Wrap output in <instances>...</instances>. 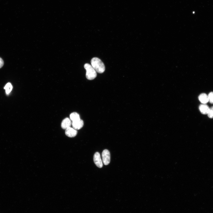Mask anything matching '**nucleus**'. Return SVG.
Here are the masks:
<instances>
[{
  "label": "nucleus",
  "mask_w": 213,
  "mask_h": 213,
  "mask_svg": "<svg viewBox=\"0 0 213 213\" xmlns=\"http://www.w3.org/2000/svg\"><path fill=\"white\" fill-rule=\"evenodd\" d=\"M91 63L92 66L96 72L102 73L105 71V67L104 64L99 58H93L91 60Z\"/></svg>",
  "instance_id": "f257e3e1"
},
{
  "label": "nucleus",
  "mask_w": 213,
  "mask_h": 213,
  "mask_svg": "<svg viewBox=\"0 0 213 213\" xmlns=\"http://www.w3.org/2000/svg\"><path fill=\"white\" fill-rule=\"evenodd\" d=\"M84 67L86 70V77L89 80H92L96 77L97 72L92 66L88 63L85 64Z\"/></svg>",
  "instance_id": "f03ea898"
},
{
  "label": "nucleus",
  "mask_w": 213,
  "mask_h": 213,
  "mask_svg": "<svg viewBox=\"0 0 213 213\" xmlns=\"http://www.w3.org/2000/svg\"><path fill=\"white\" fill-rule=\"evenodd\" d=\"M102 161L105 165H108L111 161V155L110 152L108 150H105L102 153Z\"/></svg>",
  "instance_id": "7ed1b4c3"
},
{
  "label": "nucleus",
  "mask_w": 213,
  "mask_h": 213,
  "mask_svg": "<svg viewBox=\"0 0 213 213\" xmlns=\"http://www.w3.org/2000/svg\"><path fill=\"white\" fill-rule=\"evenodd\" d=\"M94 163L98 167L101 168L103 167V163L100 155L98 152L96 153L94 156Z\"/></svg>",
  "instance_id": "20e7f679"
},
{
  "label": "nucleus",
  "mask_w": 213,
  "mask_h": 213,
  "mask_svg": "<svg viewBox=\"0 0 213 213\" xmlns=\"http://www.w3.org/2000/svg\"><path fill=\"white\" fill-rule=\"evenodd\" d=\"M84 123L83 121L80 119L76 121H72V125L73 129L76 130H79L83 126Z\"/></svg>",
  "instance_id": "39448f33"
},
{
  "label": "nucleus",
  "mask_w": 213,
  "mask_h": 213,
  "mask_svg": "<svg viewBox=\"0 0 213 213\" xmlns=\"http://www.w3.org/2000/svg\"><path fill=\"white\" fill-rule=\"evenodd\" d=\"M66 135L69 137L72 138L76 136L77 134V131L73 128H68L66 130Z\"/></svg>",
  "instance_id": "423d86ee"
},
{
  "label": "nucleus",
  "mask_w": 213,
  "mask_h": 213,
  "mask_svg": "<svg viewBox=\"0 0 213 213\" xmlns=\"http://www.w3.org/2000/svg\"><path fill=\"white\" fill-rule=\"evenodd\" d=\"M199 109L201 113L204 115L208 114L210 110L209 106L206 104H201L199 106Z\"/></svg>",
  "instance_id": "0eeeda50"
},
{
  "label": "nucleus",
  "mask_w": 213,
  "mask_h": 213,
  "mask_svg": "<svg viewBox=\"0 0 213 213\" xmlns=\"http://www.w3.org/2000/svg\"><path fill=\"white\" fill-rule=\"evenodd\" d=\"M71 119L69 118H66L62 121L61 126L62 129L66 130L68 128L71 127Z\"/></svg>",
  "instance_id": "6e6552de"
},
{
  "label": "nucleus",
  "mask_w": 213,
  "mask_h": 213,
  "mask_svg": "<svg viewBox=\"0 0 213 213\" xmlns=\"http://www.w3.org/2000/svg\"><path fill=\"white\" fill-rule=\"evenodd\" d=\"M199 99L202 104H206L209 102L208 95L204 93H202L199 95Z\"/></svg>",
  "instance_id": "1a4fd4ad"
},
{
  "label": "nucleus",
  "mask_w": 213,
  "mask_h": 213,
  "mask_svg": "<svg viewBox=\"0 0 213 213\" xmlns=\"http://www.w3.org/2000/svg\"><path fill=\"white\" fill-rule=\"evenodd\" d=\"M70 118L72 121H76L80 119L79 115L76 112H73L71 113L70 115Z\"/></svg>",
  "instance_id": "9d476101"
},
{
  "label": "nucleus",
  "mask_w": 213,
  "mask_h": 213,
  "mask_svg": "<svg viewBox=\"0 0 213 213\" xmlns=\"http://www.w3.org/2000/svg\"><path fill=\"white\" fill-rule=\"evenodd\" d=\"M13 88L12 84L10 83H8L6 85L4 89L5 90L6 94H8L12 91Z\"/></svg>",
  "instance_id": "9b49d317"
},
{
  "label": "nucleus",
  "mask_w": 213,
  "mask_h": 213,
  "mask_svg": "<svg viewBox=\"0 0 213 213\" xmlns=\"http://www.w3.org/2000/svg\"><path fill=\"white\" fill-rule=\"evenodd\" d=\"M209 98V102L212 104H213V92H211L209 93L208 95Z\"/></svg>",
  "instance_id": "f8f14e48"
},
{
  "label": "nucleus",
  "mask_w": 213,
  "mask_h": 213,
  "mask_svg": "<svg viewBox=\"0 0 213 213\" xmlns=\"http://www.w3.org/2000/svg\"><path fill=\"white\" fill-rule=\"evenodd\" d=\"M208 115L210 118H213V106L210 108L209 111Z\"/></svg>",
  "instance_id": "ddd939ff"
},
{
  "label": "nucleus",
  "mask_w": 213,
  "mask_h": 213,
  "mask_svg": "<svg viewBox=\"0 0 213 213\" xmlns=\"http://www.w3.org/2000/svg\"><path fill=\"white\" fill-rule=\"evenodd\" d=\"M4 64V62L3 60L1 58H0V69L2 68Z\"/></svg>",
  "instance_id": "4468645a"
}]
</instances>
